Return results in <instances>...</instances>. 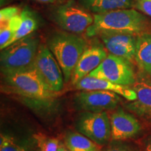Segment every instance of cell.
Returning <instances> with one entry per match:
<instances>
[{"mask_svg":"<svg viewBox=\"0 0 151 151\" xmlns=\"http://www.w3.org/2000/svg\"><path fill=\"white\" fill-rule=\"evenodd\" d=\"M93 16V23L86 31L88 37L97 36L102 32L135 35L150 32V20L135 9H118L104 14H94Z\"/></svg>","mask_w":151,"mask_h":151,"instance_id":"cell-1","label":"cell"},{"mask_svg":"<svg viewBox=\"0 0 151 151\" xmlns=\"http://www.w3.org/2000/svg\"><path fill=\"white\" fill-rule=\"evenodd\" d=\"M47 45L61 68L65 82L68 83L77 62L88 46L86 41L76 34L57 32L49 39Z\"/></svg>","mask_w":151,"mask_h":151,"instance_id":"cell-2","label":"cell"},{"mask_svg":"<svg viewBox=\"0 0 151 151\" xmlns=\"http://www.w3.org/2000/svg\"><path fill=\"white\" fill-rule=\"evenodd\" d=\"M39 46V39L35 36L29 35L1 50L0 64L2 74H10L35 67Z\"/></svg>","mask_w":151,"mask_h":151,"instance_id":"cell-3","label":"cell"},{"mask_svg":"<svg viewBox=\"0 0 151 151\" xmlns=\"http://www.w3.org/2000/svg\"><path fill=\"white\" fill-rule=\"evenodd\" d=\"M6 83L16 93L24 97L41 101H48L56 97L41 78L35 67L4 76Z\"/></svg>","mask_w":151,"mask_h":151,"instance_id":"cell-4","label":"cell"},{"mask_svg":"<svg viewBox=\"0 0 151 151\" xmlns=\"http://www.w3.org/2000/svg\"><path fill=\"white\" fill-rule=\"evenodd\" d=\"M110 81L113 83L132 87L137 79V73L131 62L109 54L97 69L88 75Z\"/></svg>","mask_w":151,"mask_h":151,"instance_id":"cell-5","label":"cell"},{"mask_svg":"<svg viewBox=\"0 0 151 151\" xmlns=\"http://www.w3.org/2000/svg\"><path fill=\"white\" fill-rule=\"evenodd\" d=\"M53 18L60 27L76 35L84 32L94 22V16L89 11L73 1L58 6L54 11Z\"/></svg>","mask_w":151,"mask_h":151,"instance_id":"cell-6","label":"cell"},{"mask_svg":"<svg viewBox=\"0 0 151 151\" xmlns=\"http://www.w3.org/2000/svg\"><path fill=\"white\" fill-rule=\"evenodd\" d=\"M76 128L79 133L98 145L106 144L111 138L110 118L106 111H85L77 120Z\"/></svg>","mask_w":151,"mask_h":151,"instance_id":"cell-7","label":"cell"},{"mask_svg":"<svg viewBox=\"0 0 151 151\" xmlns=\"http://www.w3.org/2000/svg\"><path fill=\"white\" fill-rule=\"evenodd\" d=\"M35 68L52 91L58 93L63 89L65 78L59 64L48 46L40 44Z\"/></svg>","mask_w":151,"mask_h":151,"instance_id":"cell-8","label":"cell"},{"mask_svg":"<svg viewBox=\"0 0 151 151\" xmlns=\"http://www.w3.org/2000/svg\"><path fill=\"white\" fill-rule=\"evenodd\" d=\"M78 109L89 112H102L116 109L121 101L120 95L106 90H84L76 94Z\"/></svg>","mask_w":151,"mask_h":151,"instance_id":"cell-9","label":"cell"},{"mask_svg":"<svg viewBox=\"0 0 151 151\" xmlns=\"http://www.w3.org/2000/svg\"><path fill=\"white\" fill-rule=\"evenodd\" d=\"M137 93V99L125 104L128 110L151 124V76L139 69L135 83L132 87Z\"/></svg>","mask_w":151,"mask_h":151,"instance_id":"cell-10","label":"cell"},{"mask_svg":"<svg viewBox=\"0 0 151 151\" xmlns=\"http://www.w3.org/2000/svg\"><path fill=\"white\" fill-rule=\"evenodd\" d=\"M99 36L110 54L135 62L137 36L127 33L102 32Z\"/></svg>","mask_w":151,"mask_h":151,"instance_id":"cell-11","label":"cell"},{"mask_svg":"<svg viewBox=\"0 0 151 151\" xmlns=\"http://www.w3.org/2000/svg\"><path fill=\"white\" fill-rule=\"evenodd\" d=\"M111 139L114 141L125 140L136 137L141 131L139 120L123 109H118L110 116Z\"/></svg>","mask_w":151,"mask_h":151,"instance_id":"cell-12","label":"cell"},{"mask_svg":"<svg viewBox=\"0 0 151 151\" xmlns=\"http://www.w3.org/2000/svg\"><path fill=\"white\" fill-rule=\"evenodd\" d=\"M107 51L101 46H87L83 52L71 76V83L76 86L81 80L96 69L108 56Z\"/></svg>","mask_w":151,"mask_h":151,"instance_id":"cell-13","label":"cell"},{"mask_svg":"<svg viewBox=\"0 0 151 151\" xmlns=\"http://www.w3.org/2000/svg\"><path fill=\"white\" fill-rule=\"evenodd\" d=\"M77 89L82 90H106L115 92L129 101L137 99L136 92L131 87L113 83L110 81L87 76L76 85Z\"/></svg>","mask_w":151,"mask_h":151,"instance_id":"cell-14","label":"cell"},{"mask_svg":"<svg viewBox=\"0 0 151 151\" xmlns=\"http://www.w3.org/2000/svg\"><path fill=\"white\" fill-rule=\"evenodd\" d=\"M134 0H79V4L94 14H101L118 9H131Z\"/></svg>","mask_w":151,"mask_h":151,"instance_id":"cell-15","label":"cell"},{"mask_svg":"<svg viewBox=\"0 0 151 151\" xmlns=\"http://www.w3.org/2000/svg\"><path fill=\"white\" fill-rule=\"evenodd\" d=\"M135 62L139 69L151 75V32L137 36Z\"/></svg>","mask_w":151,"mask_h":151,"instance_id":"cell-16","label":"cell"},{"mask_svg":"<svg viewBox=\"0 0 151 151\" xmlns=\"http://www.w3.org/2000/svg\"><path fill=\"white\" fill-rule=\"evenodd\" d=\"M20 16H21V23H20L18 30L14 37L11 38L8 43L6 45L4 49L16 41L31 35V34L38 28L39 22L35 14L32 11L27 9H24L20 13Z\"/></svg>","mask_w":151,"mask_h":151,"instance_id":"cell-17","label":"cell"},{"mask_svg":"<svg viewBox=\"0 0 151 151\" xmlns=\"http://www.w3.org/2000/svg\"><path fill=\"white\" fill-rule=\"evenodd\" d=\"M65 145L70 151H99L95 143L77 132H69L66 135Z\"/></svg>","mask_w":151,"mask_h":151,"instance_id":"cell-18","label":"cell"},{"mask_svg":"<svg viewBox=\"0 0 151 151\" xmlns=\"http://www.w3.org/2000/svg\"><path fill=\"white\" fill-rule=\"evenodd\" d=\"M35 139L39 151H57L60 145V141L58 139L43 134L36 135Z\"/></svg>","mask_w":151,"mask_h":151,"instance_id":"cell-19","label":"cell"},{"mask_svg":"<svg viewBox=\"0 0 151 151\" xmlns=\"http://www.w3.org/2000/svg\"><path fill=\"white\" fill-rule=\"evenodd\" d=\"M0 151H29L25 147L16 143L13 138L1 134L0 136Z\"/></svg>","mask_w":151,"mask_h":151,"instance_id":"cell-20","label":"cell"},{"mask_svg":"<svg viewBox=\"0 0 151 151\" xmlns=\"http://www.w3.org/2000/svg\"><path fill=\"white\" fill-rule=\"evenodd\" d=\"M20 14V10L17 7H6L0 11V22H8L15 16Z\"/></svg>","mask_w":151,"mask_h":151,"instance_id":"cell-21","label":"cell"},{"mask_svg":"<svg viewBox=\"0 0 151 151\" xmlns=\"http://www.w3.org/2000/svg\"><path fill=\"white\" fill-rule=\"evenodd\" d=\"M101 151H137L129 145L121 142H113Z\"/></svg>","mask_w":151,"mask_h":151,"instance_id":"cell-22","label":"cell"},{"mask_svg":"<svg viewBox=\"0 0 151 151\" xmlns=\"http://www.w3.org/2000/svg\"><path fill=\"white\" fill-rule=\"evenodd\" d=\"M134 6L144 14L151 17V0H134Z\"/></svg>","mask_w":151,"mask_h":151,"instance_id":"cell-23","label":"cell"},{"mask_svg":"<svg viewBox=\"0 0 151 151\" xmlns=\"http://www.w3.org/2000/svg\"><path fill=\"white\" fill-rule=\"evenodd\" d=\"M144 151H151V137L146 141Z\"/></svg>","mask_w":151,"mask_h":151,"instance_id":"cell-24","label":"cell"},{"mask_svg":"<svg viewBox=\"0 0 151 151\" xmlns=\"http://www.w3.org/2000/svg\"><path fill=\"white\" fill-rule=\"evenodd\" d=\"M57 151H70L68 149V148L66 146V145H64L62 143H60L59 147Z\"/></svg>","mask_w":151,"mask_h":151,"instance_id":"cell-25","label":"cell"},{"mask_svg":"<svg viewBox=\"0 0 151 151\" xmlns=\"http://www.w3.org/2000/svg\"><path fill=\"white\" fill-rule=\"evenodd\" d=\"M35 1H39V2L41 3H53L57 0H35Z\"/></svg>","mask_w":151,"mask_h":151,"instance_id":"cell-26","label":"cell"},{"mask_svg":"<svg viewBox=\"0 0 151 151\" xmlns=\"http://www.w3.org/2000/svg\"><path fill=\"white\" fill-rule=\"evenodd\" d=\"M150 76H151V75H150Z\"/></svg>","mask_w":151,"mask_h":151,"instance_id":"cell-27","label":"cell"}]
</instances>
